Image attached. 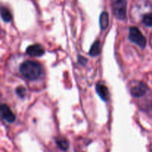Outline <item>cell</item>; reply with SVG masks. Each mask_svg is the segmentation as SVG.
Instances as JSON below:
<instances>
[{
  "label": "cell",
  "instance_id": "obj_1",
  "mask_svg": "<svg viewBox=\"0 0 152 152\" xmlns=\"http://www.w3.org/2000/svg\"><path fill=\"white\" fill-rule=\"evenodd\" d=\"M21 74L29 80H35L39 78L42 73V67L38 62L34 61H25L19 68Z\"/></svg>",
  "mask_w": 152,
  "mask_h": 152
},
{
  "label": "cell",
  "instance_id": "obj_2",
  "mask_svg": "<svg viewBox=\"0 0 152 152\" xmlns=\"http://www.w3.org/2000/svg\"><path fill=\"white\" fill-rule=\"evenodd\" d=\"M112 8L116 17L125 20L127 13V0H112Z\"/></svg>",
  "mask_w": 152,
  "mask_h": 152
},
{
  "label": "cell",
  "instance_id": "obj_3",
  "mask_svg": "<svg viewBox=\"0 0 152 152\" xmlns=\"http://www.w3.org/2000/svg\"><path fill=\"white\" fill-rule=\"evenodd\" d=\"M129 38L132 42L135 43L142 48H144L146 46V39L137 27L130 28Z\"/></svg>",
  "mask_w": 152,
  "mask_h": 152
},
{
  "label": "cell",
  "instance_id": "obj_4",
  "mask_svg": "<svg viewBox=\"0 0 152 152\" xmlns=\"http://www.w3.org/2000/svg\"><path fill=\"white\" fill-rule=\"evenodd\" d=\"M0 115L7 123H12L15 121V115L12 112L11 109L9 108L8 105L2 104L0 105Z\"/></svg>",
  "mask_w": 152,
  "mask_h": 152
},
{
  "label": "cell",
  "instance_id": "obj_5",
  "mask_svg": "<svg viewBox=\"0 0 152 152\" xmlns=\"http://www.w3.org/2000/svg\"><path fill=\"white\" fill-rule=\"evenodd\" d=\"M26 53L31 56H41L45 53V49L39 44L32 45L28 47Z\"/></svg>",
  "mask_w": 152,
  "mask_h": 152
},
{
  "label": "cell",
  "instance_id": "obj_6",
  "mask_svg": "<svg viewBox=\"0 0 152 152\" xmlns=\"http://www.w3.org/2000/svg\"><path fill=\"white\" fill-rule=\"evenodd\" d=\"M147 89V86L144 83H140L131 89V93L135 97H140L145 94Z\"/></svg>",
  "mask_w": 152,
  "mask_h": 152
},
{
  "label": "cell",
  "instance_id": "obj_7",
  "mask_svg": "<svg viewBox=\"0 0 152 152\" xmlns=\"http://www.w3.org/2000/svg\"><path fill=\"white\" fill-rule=\"evenodd\" d=\"M96 93L99 96V97L104 101H108L110 97V93L108 91V88L105 85L102 83H98L96 86Z\"/></svg>",
  "mask_w": 152,
  "mask_h": 152
},
{
  "label": "cell",
  "instance_id": "obj_8",
  "mask_svg": "<svg viewBox=\"0 0 152 152\" xmlns=\"http://www.w3.org/2000/svg\"><path fill=\"white\" fill-rule=\"evenodd\" d=\"M109 25V16L107 12H102L99 16V26L102 30H105Z\"/></svg>",
  "mask_w": 152,
  "mask_h": 152
},
{
  "label": "cell",
  "instance_id": "obj_9",
  "mask_svg": "<svg viewBox=\"0 0 152 152\" xmlns=\"http://www.w3.org/2000/svg\"><path fill=\"white\" fill-rule=\"evenodd\" d=\"M101 52V44L99 40L93 43L89 50V55L91 56H96L100 53Z\"/></svg>",
  "mask_w": 152,
  "mask_h": 152
},
{
  "label": "cell",
  "instance_id": "obj_10",
  "mask_svg": "<svg viewBox=\"0 0 152 152\" xmlns=\"http://www.w3.org/2000/svg\"><path fill=\"white\" fill-rule=\"evenodd\" d=\"M0 15H1V17L4 22H9L11 21L12 19V15L10 13V10L7 8L4 7H1L0 8Z\"/></svg>",
  "mask_w": 152,
  "mask_h": 152
},
{
  "label": "cell",
  "instance_id": "obj_11",
  "mask_svg": "<svg viewBox=\"0 0 152 152\" xmlns=\"http://www.w3.org/2000/svg\"><path fill=\"white\" fill-rule=\"evenodd\" d=\"M142 22L147 27H152V13H147L142 18Z\"/></svg>",
  "mask_w": 152,
  "mask_h": 152
},
{
  "label": "cell",
  "instance_id": "obj_12",
  "mask_svg": "<svg viewBox=\"0 0 152 152\" xmlns=\"http://www.w3.org/2000/svg\"><path fill=\"white\" fill-rule=\"evenodd\" d=\"M16 93L19 97L24 98L26 95V89L22 86H19L16 89Z\"/></svg>",
  "mask_w": 152,
  "mask_h": 152
},
{
  "label": "cell",
  "instance_id": "obj_13",
  "mask_svg": "<svg viewBox=\"0 0 152 152\" xmlns=\"http://www.w3.org/2000/svg\"><path fill=\"white\" fill-rule=\"evenodd\" d=\"M78 61L79 62H80L81 65H86V63L87 62V59H86L85 57H83V56H79V58H78Z\"/></svg>",
  "mask_w": 152,
  "mask_h": 152
}]
</instances>
